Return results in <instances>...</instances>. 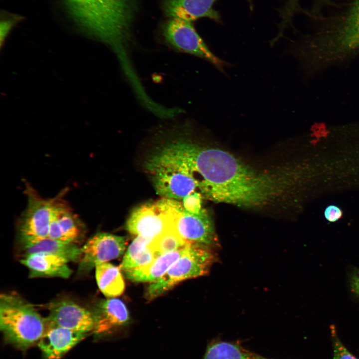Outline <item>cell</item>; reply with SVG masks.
<instances>
[{
    "label": "cell",
    "mask_w": 359,
    "mask_h": 359,
    "mask_svg": "<svg viewBox=\"0 0 359 359\" xmlns=\"http://www.w3.org/2000/svg\"><path fill=\"white\" fill-rule=\"evenodd\" d=\"M329 6L335 9L328 14L312 16L322 24L318 40L335 47H359V0H330Z\"/></svg>",
    "instance_id": "obj_4"
},
{
    "label": "cell",
    "mask_w": 359,
    "mask_h": 359,
    "mask_svg": "<svg viewBox=\"0 0 359 359\" xmlns=\"http://www.w3.org/2000/svg\"><path fill=\"white\" fill-rule=\"evenodd\" d=\"M166 42L175 49L210 62L222 72L227 63L214 55L198 34L192 22L170 18L163 27Z\"/></svg>",
    "instance_id": "obj_7"
},
{
    "label": "cell",
    "mask_w": 359,
    "mask_h": 359,
    "mask_svg": "<svg viewBox=\"0 0 359 359\" xmlns=\"http://www.w3.org/2000/svg\"><path fill=\"white\" fill-rule=\"evenodd\" d=\"M48 326H56L89 334L94 332L95 322L91 310L69 300H60L49 303Z\"/></svg>",
    "instance_id": "obj_11"
},
{
    "label": "cell",
    "mask_w": 359,
    "mask_h": 359,
    "mask_svg": "<svg viewBox=\"0 0 359 359\" xmlns=\"http://www.w3.org/2000/svg\"><path fill=\"white\" fill-rule=\"evenodd\" d=\"M173 227L187 243L215 250L220 247L213 221L205 209L199 214H193L185 210L182 204L174 218Z\"/></svg>",
    "instance_id": "obj_8"
},
{
    "label": "cell",
    "mask_w": 359,
    "mask_h": 359,
    "mask_svg": "<svg viewBox=\"0 0 359 359\" xmlns=\"http://www.w3.org/2000/svg\"><path fill=\"white\" fill-rule=\"evenodd\" d=\"M217 259L215 249L191 244L160 279L149 285L147 298H155L184 280L207 275Z\"/></svg>",
    "instance_id": "obj_5"
},
{
    "label": "cell",
    "mask_w": 359,
    "mask_h": 359,
    "mask_svg": "<svg viewBox=\"0 0 359 359\" xmlns=\"http://www.w3.org/2000/svg\"><path fill=\"white\" fill-rule=\"evenodd\" d=\"M264 359V358H257V359Z\"/></svg>",
    "instance_id": "obj_28"
},
{
    "label": "cell",
    "mask_w": 359,
    "mask_h": 359,
    "mask_svg": "<svg viewBox=\"0 0 359 359\" xmlns=\"http://www.w3.org/2000/svg\"><path fill=\"white\" fill-rule=\"evenodd\" d=\"M181 204L163 197L155 202L142 204L132 211L126 222V229L132 234L154 239L173 227Z\"/></svg>",
    "instance_id": "obj_6"
},
{
    "label": "cell",
    "mask_w": 359,
    "mask_h": 359,
    "mask_svg": "<svg viewBox=\"0 0 359 359\" xmlns=\"http://www.w3.org/2000/svg\"><path fill=\"white\" fill-rule=\"evenodd\" d=\"M91 310L95 322L93 333L97 335L108 333L124 325L129 320L125 304L114 298L99 301Z\"/></svg>",
    "instance_id": "obj_15"
},
{
    "label": "cell",
    "mask_w": 359,
    "mask_h": 359,
    "mask_svg": "<svg viewBox=\"0 0 359 359\" xmlns=\"http://www.w3.org/2000/svg\"><path fill=\"white\" fill-rule=\"evenodd\" d=\"M348 283L350 291L359 299V268L354 267L349 271Z\"/></svg>",
    "instance_id": "obj_26"
},
{
    "label": "cell",
    "mask_w": 359,
    "mask_h": 359,
    "mask_svg": "<svg viewBox=\"0 0 359 359\" xmlns=\"http://www.w3.org/2000/svg\"><path fill=\"white\" fill-rule=\"evenodd\" d=\"M68 14L88 36L115 52L125 73L134 69L127 49L137 9L136 0H62Z\"/></svg>",
    "instance_id": "obj_2"
},
{
    "label": "cell",
    "mask_w": 359,
    "mask_h": 359,
    "mask_svg": "<svg viewBox=\"0 0 359 359\" xmlns=\"http://www.w3.org/2000/svg\"><path fill=\"white\" fill-rule=\"evenodd\" d=\"M191 244L185 241L171 228L152 240L150 246L158 257L162 254L186 248Z\"/></svg>",
    "instance_id": "obj_21"
},
{
    "label": "cell",
    "mask_w": 359,
    "mask_h": 359,
    "mask_svg": "<svg viewBox=\"0 0 359 359\" xmlns=\"http://www.w3.org/2000/svg\"><path fill=\"white\" fill-rule=\"evenodd\" d=\"M203 197L198 192L191 193L182 199V205L187 211L193 214H199L204 209L202 207Z\"/></svg>",
    "instance_id": "obj_25"
},
{
    "label": "cell",
    "mask_w": 359,
    "mask_h": 359,
    "mask_svg": "<svg viewBox=\"0 0 359 359\" xmlns=\"http://www.w3.org/2000/svg\"><path fill=\"white\" fill-rule=\"evenodd\" d=\"M204 359H252L240 348L233 344L219 342L208 347Z\"/></svg>",
    "instance_id": "obj_22"
},
{
    "label": "cell",
    "mask_w": 359,
    "mask_h": 359,
    "mask_svg": "<svg viewBox=\"0 0 359 359\" xmlns=\"http://www.w3.org/2000/svg\"><path fill=\"white\" fill-rule=\"evenodd\" d=\"M187 247L160 255L151 263L145 266L123 271L126 277L132 281L152 283L156 282L160 279L171 266L185 252Z\"/></svg>",
    "instance_id": "obj_18"
},
{
    "label": "cell",
    "mask_w": 359,
    "mask_h": 359,
    "mask_svg": "<svg viewBox=\"0 0 359 359\" xmlns=\"http://www.w3.org/2000/svg\"><path fill=\"white\" fill-rule=\"evenodd\" d=\"M55 199H43L33 191L28 193L27 205L18 224L20 241L48 237Z\"/></svg>",
    "instance_id": "obj_10"
},
{
    "label": "cell",
    "mask_w": 359,
    "mask_h": 359,
    "mask_svg": "<svg viewBox=\"0 0 359 359\" xmlns=\"http://www.w3.org/2000/svg\"><path fill=\"white\" fill-rule=\"evenodd\" d=\"M83 228L79 219L67 204L55 198L48 237L62 242L76 243L82 234Z\"/></svg>",
    "instance_id": "obj_13"
},
{
    "label": "cell",
    "mask_w": 359,
    "mask_h": 359,
    "mask_svg": "<svg viewBox=\"0 0 359 359\" xmlns=\"http://www.w3.org/2000/svg\"><path fill=\"white\" fill-rule=\"evenodd\" d=\"M127 245L124 237L107 233H98L90 238L81 248L78 274L89 273L100 264L116 259L122 255Z\"/></svg>",
    "instance_id": "obj_9"
},
{
    "label": "cell",
    "mask_w": 359,
    "mask_h": 359,
    "mask_svg": "<svg viewBox=\"0 0 359 359\" xmlns=\"http://www.w3.org/2000/svg\"><path fill=\"white\" fill-rule=\"evenodd\" d=\"M48 328L34 306L20 296L4 293L0 296V329L5 341L25 350L38 343Z\"/></svg>",
    "instance_id": "obj_3"
},
{
    "label": "cell",
    "mask_w": 359,
    "mask_h": 359,
    "mask_svg": "<svg viewBox=\"0 0 359 359\" xmlns=\"http://www.w3.org/2000/svg\"><path fill=\"white\" fill-rule=\"evenodd\" d=\"M88 335L59 326H48L38 346L44 359H61Z\"/></svg>",
    "instance_id": "obj_12"
},
{
    "label": "cell",
    "mask_w": 359,
    "mask_h": 359,
    "mask_svg": "<svg viewBox=\"0 0 359 359\" xmlns=\"http://www.w3.org/2000/svg\"><path fill=\"white\" fill-rule=\"evenodd\" d=\"M23 17L21 16L3 13L1 15L0 21V44L2 48L7 36L15 25L19 22Z\"/></svg>",
    "instance_id": "obj_23"
},
{
    "label": "cell",
    "mask_w": 359,
    "mask_h": 359,
    "mask_svg": "<svg viewBox=\"0 0 359 359\" xmlns=\"http://www.w3.org/2000/svg\"><path fill=\"white\" fill-rule=\"evenodd\" d=\"M333 359H358L351 353L339 339L334 325L330 327Z\"/></svg>",
    "instance_id": "obj_24"
},
{
    "label": "cell",
    "mask_w": 359,
    "mask_h": 359,
    "mask_svg": "<svg viewBox=\"0 0 359 359\" xmlns=\"http://www.w3.org/2000/svg\"><path fill=\"white\" fill-rule=\"evenodd\" d=\"M343 212L338 206L330 205L326 207L324 212L325 219L329 222H335L343 216Z\"/></svg>",
    "instance_id": "obj_27"
},
{
    "label": "cell",
    "mask_w": 359,
    "mask_h": 359,
    "mask_svg": "<svg viewBox=\"0 0 359 359\" xmlns=\"http://www.w3.org/2000/svg\"><path fill=\"white\" fill-rule=\"evenodd\" d=\"M203 198L251 210L282 206L295 180L289 168H261L221 149L196 143Z\"/></svg>",
    "instance_id": "obj_1"
},
{
    "label": "cell",
    "mask_w": 359,
    "mask_h": 359,
    "mask_svg": "<svg viewBox=\"0 0 359 359\" xmlns=\"http://www.w3.org/2000/svg\"><path fill=\"white\" fill-rule=\"evenodd\" d=\"M95 268L97 284L106 297L114 298L123 293L125 283L120 268L105 262Z\"/></svg>",
    "instance_id": "obj_20"
},
{
    "label": "cell",
    "mask_w": 359,
    "mask_h": 359,
    "mask_svg": "<svg viewBox=\"0 0 359 359\" xmlns=\"http://www.w3.org/2000/svg\"><path fill=\"white\" fill-rule=\"evenodd\" d=\"M153 239L137 236L129 245L119 268L122 271L142 267L151 263L157 255L150 246Z\"/></svg>",
    "instance_id": "obj_19"
},
{
    "label": "cell",
    "mask_w": 359,
    "mask_h": 359,
    "mask_svg": "<svg viewBox=\"0 0 359 359\" xmlns=\"http://www.w3.org/2000/svg\"><path fill=\"white\" fill-rule=\"evenodd\" d=\"M20 263L29 270V277L69 278L72 270L66 259L55 255L38 253L22 257Z\"/></svg>",
    "instance_id": "obj_16"
},
{
    "label": "cell",
    "mask_w": 359,
    "mask_h": 359,
    "mask_svg": "<svg viewBox=\"0 0 359 359\" xmlns=\"http://www.w3.org/2000/svg\"><path fill=\"white\" fill-rule=\"evenodd\" d=\"M218 0H165L163 4L165 14L170 18L192 22L199 18L220 20L219 13L213 8Z\"/></svg>",
    "instance_id": "obj_14"
},
{
    "label": "cell",
    "mask_w": 359,
    "mask_h": 359,
    "mask_svg": "<svg viewBox=\"0 0 359 359\" xmlns=\"http://www.w3.org/2000/svg\"><path fill=\"white\" fill-rule=\"evenodd\" d=\"M22 257L34 254L43 253L62 257L69 262L79 261L81 248L75 243L65 242L48 237L20 241Z\"/></svg>",
    "instance_id": "obj_17"
}]
</instances>
